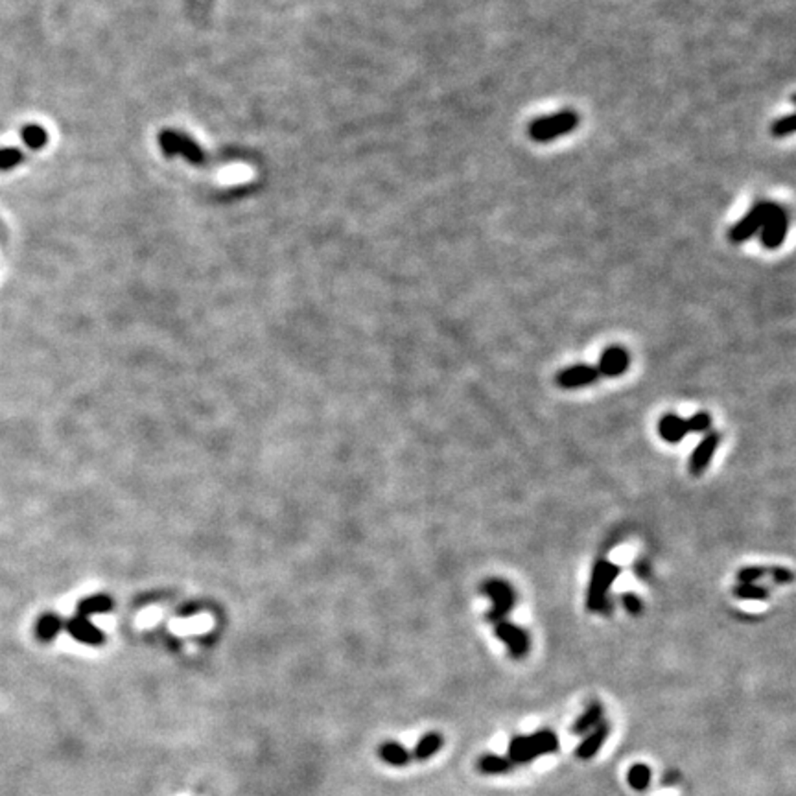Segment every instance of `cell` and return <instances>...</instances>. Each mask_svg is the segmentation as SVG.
Masks as SVG:
<instances>
[{
  "mask_svg": "<svg viewBox=\"0 0 796 796\" xmlns=\"http://www.w3.org/2000/svg\"><path fill=\"white\" fill-rule=\"evenodd\" d=\"M599 376L601 375H599V371H597V367L579 363V365L566 367L564 371H561L559 375H556L555 382L559 387H564V389H575V387H584V385L593 384Z\"/></svg>",
  "mask_w": 796,
  "mask_h": 796,
  "instance_id": "obj_8",
  "label": "cell"
},
{
  "mask_svg": "<svg viewBox=\"0 0 796 796\" xmlns=\"http://www.w3.org/2000/svg\"><path fill=\"white\" fill-rule=\"evenodd\" d=\"M577 126H579V114L574 113V111H562V113L540 117L533 120L527 127V133L537 142H552L559 136H564L574 131Z\"/></svg>",
  "mask_w": 796,
  "mask_h": 796,
  "instance_id": "obj_3",
  "label": "cell"
},
{
  "mask_svg": "<svg viewBox=\"0 0 796 796\" xmlns=\"http://www.w3.org/2000/svg\"><path fill=\"white\" fill-rule=\"evenodd\" d=\"M511 765L512 763L507 760V758L487 754L480 758V761H478V769H480L483 774H502V773H507V770H511Z\"/></svg>",
  "mask_w": 796,
  "mask_h": 796,
  "instance_id": "obj_16",
  "label": "cell"
},
{
  "mask_svg": "<svg viewBox=\"0 0 796 796\" xmlns=\"http://www.w3.org/2000/svg\"><path fill=\"white\" fill-rule=\"evenodd\" d=\"M688 422L682 416L674 415V413H667L658 421V435L665 443L677 444L688 435Z\"/></svg>",
  "mask_w": 796,
  "mask_h": 796,
  "instance_id": "obj_11",
  "label": "cell"
},
{
  "mask_svg": "<svg viewBox=\"0 0 796 796\" xmlns=\"http://www.w3.org/2000/svg\"><path fill=\"white\" fill-rule=\"evenodd\" d=\"M792 131H795V114H787V117L780 118L773 126L774 136H778V139L780 136L792 135Z\"/></svg>",
  "mask_w": 796,
  "mask_h": 796,
  "instance_id": "obj_22",
  "label": "cell"
},
{
  "mask_svg": "<svg viewBox=\"0 0 796 796\" xmlns=\"http://www.w3.org/2000/svg\"><path fill=\"white\" fill-rule=\"evenodd\" d=\"M494 633H496V638L502 640L503 643L507 645V649H509V655L512 656V658H524L527 652H529V647H531V640L529 636H527V633H525L522 627H518V625L511 623V621H500V623H496V629H494Z\"/></svg>",
  "mask_w": 796,
  "mask_h": 796,
  "instance_id": "obj_7",
  "label": "cell"
},
{
  "mask_svg": "<svg viewBox=\"0 0 796 796\" xmlns=\"http://www.w3.org/2000/svg\"><path fill=\"white\" fill-rule=\"evenodd\" d=\"M770 574H773L774 583H778V584L789 583V581L792 579L791 570H787V568H773V570H770Z\"/></svg>",
  "mask_w": 796,
  "mask_h": 796,
  "instance_id": "obj_24",
  "label": "cell"
},
{
  "mask_svg": "<svg viewBox=\"0 0 796 796\" xmlns=\"http://www.w3.org/2000/svg\"><path fill=\"white\" fill-rule=\"evenodd\" d=\"M606 736H608V724L606 723L597 724L596 728L590 732L588 738L584 739V741L577 746V758H581V760H590V758H593V755L599 752V748L603 746V743L606 741Z\"/></svg>",
  "mask_w": 796,
  "mask_h": 796,
  "instance_id": "obj_12",
  "label": "cell"
},
{
  "mask_svg": "<svg viewBox=\"0 0 796 796\" xmlns=\"http://www.w3.org/2000/svg\"><path fill=\"white\" fill-rule=\"evenodd\" d=\"M444 739L441 738V733L437 732H430V733H424L421 739H419V743H416L415 751L412 752V760H416V761H424V760H430L431 755H435L437 752H439V748L443 746Z\"/></svg>",
  "mask_w": 796,
  "mask_h": 796,
  "instance_id": "obj_14",
  "label": "cell"
},
{
  "mask_svg": "<svg viewBox=\"0 0 796 796\" xmlns=\"http://www.w3.org/2000/svg\"><path fill=\"white\" fill-rule=\"evenodd\" d=\"M481 590L493 601L490 611L487 612V620L494 625L507 620L509 612L516 605V593L511 584L503 579H489L487 583H483Z\"/></svg>",
  "mask_w": 796,
  "mask_h": 796,
  "instance_id": "obj_4",
  "label": "cell"
},
{
  "mask_svg": "<svg viewBox=\"0 0 796 796\" xmlns=\"http://www.w3.org/2000/svg\"><path fill=\"white\" fill-rule=\"evenodd\" d=\"M559 748V739L552 730H542L533 736H518L509 743V761L511 763H529L534 758L552 754Z\"/></svg>",
  "mask_w": 796,
  "mask_h": 796,
  "instance_id": "obj_2",
  "label": "cell"
},
{
  "mask_svg": "<svg viewBox=\"0 0 796 796\" xmlns=\"http://www.w3.org/2000/svg\"><path fill=\"white\" fill-rule=\"evenodd\" d=\"M773 205L774 203H769V201H761L755 207H752L751 213L746 214L741 222H738L732 227L730 240L733 244H743V242L751 240L755 232L761 231V227L767 222V217H769L770 210H773Z\"/></svg>",
  "mask_w": 796,
  "mask_h": 796,
  "instance_id": "obj_5",
  "label": "cell"
},
{
  "mask_svg": "<svg viewBox=\"0 0 796 796\" xmlns=\"http://www.w3.org/2000/svg\"><path fill=\"white\" fill-rule=\"evenodd\" d=\"M789 229V214L787 210L780 205L774 203L773 210H770L767 222L761 227V245L767 249H776L783 244L785 235Z\"/></svg>",
  "mask_w": 796,
  "mask_h": 796,
  "instance_id": "obj_6",
  "label": "cell"
},
{
  "mask_svg": "<svg viewBox=\"0 0 796 796\" xmlns=\"http://www.w3.org/2000/svg\"><path fill=\"white\" fill-rule=\"evenodd\" d=\"M627 780H629L630 787L636 789V791H643V789L649 787V783H651V769L643 763L633 765Z\"/></svg>",
  "mask_w": 796,
  "mask_h": 796,
  "instance_id": "obj_18",
  "label": "cell"
},
{
  "mask_svg": "<svg viewBox=\"0 0 796 796\" xmlns=\"http://www.w3.org/2000/svg\"><path fill=\"white\" fill-rule=\"evenodd\" d=\"M765 575H767V568H763V566H748V568H743L738 571V579L739 583H755Z\"/></svg>",
  "mask_w": 796,
  "mask_h": 796,
  "instance_id": "obj_21",
  "label": "cell"
},
{
  "mask_svg": "<svg viewBox=\"0 0 796 796\" xmlns=\"http://www.w3.org/2000/svg\"><path fill=\"white\" fill-rule=\"evenodd\" d=\"M623 605L625 608L630 612V614H640V611H642V599H640L636 593H623Z\"/></svg>",
  "mask_w": 796,
  "mask_h": 796,
  "instance_id": "obj_23",
  "label": "cell"
},
{
  "mask_svg": "<svg viewBox=\"0 0 796 796\" xmlns=\"http://www.w3.org/2000/svg\"><path fill=\"white\" fill-rule=\"evenodd\" d=\"M59 627H61V623L55 615H43L37 623V636H39V640L50 642L59 633Z\"/></svg>",
  "mask_w": 796,
  "mask_h": 796,
  "instance_id": "obj_19",
  "label": "cell"
},
{
  "mask_svg": "<svg viewBox=\"0 0 796 796\" xmlns=\"http://www.w3.org/2000/svg\"><path fill=\"white\" fill-rule=\"evenodd\" d=\"M629 353L623 347H608L599 357L597 371H599V375L614 378V376L625 375V371L629 369Z\"/></svg>",
  "mask_w": 796,
  "mask_h": 796,
  "instance_id": "obj_10",
  "label": "cell"
},
{
  "mask_svg": "<svg viewBox=\"0 0 796 796\" xmlns=\"http://www.w3.org/2000/svg\"><path fill=\"white\" fill-rule=\"evenodd\" d=\"M719 441H721L719 434L710 431L701 443L696 444L695 450H693L692 456H689V463H688L689 474L701 475L702 472L708 468V465H710L711 459H714L715 456V450H717V446H719Z\"/></svg>",
  "mask_w": 796,
  "mask_h": 796,
  "instance_id": "obj_9",
  "label": "cell"
},
{
  "mask_svg": "<svg viewBox=\"0 0 796 796\" xmlns=\"http://www.w3.org/2000/svg\"><path fill=\"white\" fill-rule=\"evenodd\" d=\"M603 706L599 702H593L592 706L586 708L579 719L575 721L571 726V733H586L590 730H593L599 723H603Z\"/></svg>",
  "mask_w": 796,
  "mask_h": 796,
  "instance_id": "obj_15",
  "label": "cell"
},
{
  "mask_svg": "<svg viewBox=\"0 0 796 796\" xmlns=\"http://www.w3.org/2000/svg\"><path fill=\"white\" fill-rule=\"evenodd\" d=\"M686 422H688V431L689 434H701V431H708L710 430L711 426V416L708 415L706 412H699L695 413L693 416H689V419H686Z\"/></svg>",
  "mask_w": 796,
  "mask_h": 796,
  "instance_id": "obj_20",
  "label": "cell"
},
{
  "mask_svg": "<svg viewBox=\"0 0 796 796\" xmlns=\"http://www.w3.org/2000/svg\"><path fill=\"white\" fill-rule=\"evenodd\" d=\"M733 596L739 597V599H748V601H761V599L769 597V590L755 583H739L733 588Z\"/></svg>",
  "mask_w": 796,
  "mask_h": 796,
  "instance_id": "obj_17",
  "label": "cell"
},
{
  "mask_svg": "<svg viewBox=\"0 0 796 796\" xmlns=\"http://www.w3.org/2000/svg\"><path fill=\"white\" fill-rule=\"evenodd\" d=\"M378 755H380L382 761L393 765V767H404L412 761V752L407 751L404 745L394 741H387L378 746Z\"/></svg>",
  "mask_w": 796,
  "mask_h": 796,
  "instance_id": "obj_13",
  "label": "cell"
},
{
  "mask_svg": "<svg viewBox=\"0 0 796 796\" xmlns=\"http://www.w3.org/2000/svg\"><path fill=\"white\" fill-rule=\"evenodd\" d=\"M620 566L612 564L611 561L599 559L596 561L590 575L588 592H586V608L590 612L608 611V593L612 584L620 577Z\"/></svg>",
  "mask_w": 796,
  "mask_h": 796,
  "instance_id": "obj_1",
  "label": "cell"
}]
</instances>
